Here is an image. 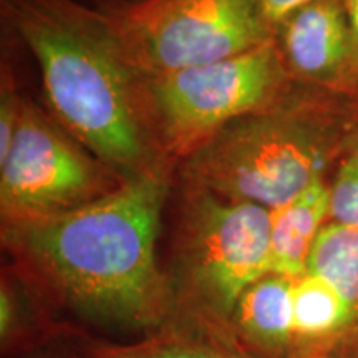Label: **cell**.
Masks as SVG:
<instances>
[{
  "label": "cell",
  "instance_id": "cell-16",
  "mask_svg": "<svg viewBox=\"0 0 358 358\" xmlns=\"http://www.w3.org/2000/svg\"><path fill=\"white\" fill-rule=\"evenodd\" d=\"M20 111L15 110L10 96L2 98V110H0V163L7 158L10 151L17 127H19Z\"/></svg>",
  "mask_w": 358,
  "mask_h": 358
},
{
  "label": "cell",
  "instance_id": "cell-19",
  "mask_svg": "<svg viewBox=\"0 0 358 358\" xmlns=\"http://www.w3.org/2000/svg\"><path fill=\"white\" fill-rule=\"evenodd\" d=\"M297 358H327V357H319V355H303V357H297Z\"/></svg>",
  "mask_w": 358,
  "mask_h": 358
},
{
  "label": "cell",
  "instance_id": "cell-17",
  "mask_svg": "<svg viewBox=\"0 0 358 358\" xmlns=\"http://www.w3.org/2000/svg\"><path fill=\"white\" fill-rule=\"evenodd\" d=\"M343 8H345L348 27H350L353 52H355V69L358 75V0H342Z\"/></svg>",
  "mask_w": 358,
  "mask_h": 358
},
{
  "label": "cell",
  "instance_id": "cell-14",
  "mask_svg": "<svg viewBox=\"0 0 358 358\" xmlns=\"http://www.w3.org/2000/svg\"><path fill=\"white\" fill-rule=\"evenodd\" d=\"M330 219L358 227V148L343 161L330 186Z\"/></svg>",
  "mask_w": 358,
  "mask_h": 358
},
{
  "label": "cell",
  "instance_id": "cell-2",
  "mask_svg": "<svg viewBox=\"0 0 358 358\" xmlns=\"http://www.w3.org/2000/svg\"><path fill=\"white\" fill-rule=\"evenodd\" d=\"M8 8L37 57L45 92L62 122L108 163L122 168L140 163L145 143L108 40L92 35L47 0H10Z\"/></svg>",
  "mask_w": 358,
  "mask_h": 358
},
{
  "label": "cell",
  "instance_id": "cell-8",
  "mask_svg": "<svg viewBox=\"0 0 358 358\" xmlns=\"http://www.w3.org/2000/svg\"><path fill=\"white\" fill-rule=\"evenodd\" d=\"M289 65L308 82L337 85L357 75L350 27L342 0H317L284 22Z\"/></svg>",
  "mask_w": 358,
  "mask_h": 358
},
{
  "label": "cell",
  "instance_id": "cell-7",
  "mask_svg": "<svg viewBox=\"0 0 358 358\" xmlns=\"http://www.w3.org/2000/svg\"><path fill=\"white\" fill-rule=\"evenodd\" d=\"M0 199L8 221L50 216L96 199L92 161L60 136L38 113L27 110L2 161Z\"/></svg>",
  "mask_w": 358,
  "mask_h": 358
},
{
  "label": "cell",
  "instance_id": "cell-4",
  "mask_svg": "<svg viewBox=\"0 0 358 358\" xmlns=\"http://www.w3.org/2000/svg\"><path fill=\"white\" fill-rule=\"evenodd\" d=\"M103 24L116 55L156 77L236 57L271 40L257 0H143Z\"/></svg>",
  "mask_w": 358,
  "mask_h": 358
},
{
  "label": "cell",
  "instance_id": "cell-3",
  "mask_svg": "<svg viewBox=\"0 0 358 358\" xmlns=\"http://www.w3.org/2000/svg\"><path fill=\"white\" fill-rule=\"evenodd\" d=\"M340 131L319 116L282 115L217 134L191 163L192 176L222 199L275 209L319 181Z\"/></svg>",
  "mask_w": 358,
  "mask_h": 358
},
{
  "label": "cell",
  "instance_id": "cell-15",
  "mask_svg": "<svg viewBox=\"0 0 358 358\" xmlns=\"http://www.w3.org/2000/svg\"><path fill=\"white\" fill-rule=\"evenodd\" d=\"M317 0H257L264 20L268 25L284 24L289 17Z\"/></svg>",
  "mask_w": 358,
  "mask_h": 358
},
{
  "label": "cell",
  "instance_id": "cell-9",
  "mask_svg": "<svg viewBox=\"0 0 358 358\" xmlns=\"http://www.w3.org/2000/svg\"><path fill=\"white\" fill-rule=\"evenodd\" d=\"M330 217V187L324 179L280 208L271 209L272 274L299 279L307 274L312 245Z\"/></svg>",
  "mask_w": 358,
  "mask_h": 358
},
{
  "label": "cell",
  "instance_id": "cell-1",
  "mask_svg": "<svg viewBox=\"0 0 358 358\" xmlns=\"http://www.w3.org/2000/svg\"><path fill=\"white\" fill-rule=\"evenodd\" d=\"M166 185L143 174L69 211L10 221L8 237L87 319L148 329L166 317L156 262Z\"/></svg>",
  "mask_w": 358,
  "mask_h": 358
},
{
  "label": "cell",
  "instance_id": "cell-11",
  "mask_svg": "<svg viewBox=\"0 0 358 358\" xmlns=\"http://www.w3.org/2000/svg\"><path fill=\"white\" fill-rule=\"evenodd\" d=\"M307 274L320 277L337 290L353 324L358 322V227L325 224L312 245Z\"/></svg>",
  "mask_w": 358,
  "mask_h": 358
},
{
  "label": "cell",
  "instance_id": "cell-6",
  "mask_svg": "<svg viewBox=\"0 0 358 358\" xmlns=\"http://www.w3.org/2000/svg\"><path fill=\"white\" fill-rule=\"evenodd\" d=\"M191 272L206 308L232 317L241 295L272 274L271 209L203 196L191 222Z\"/></svg>",
  "mask_w": 358,
  "mask_h": 358
},
{
  "label": "cell",
  "instance_id": "cell-18",
  "mask_svg": "<svg viewBox=\"0 0 358 358\" xmlns=\"http://www.w3.org/2000/svg\"><path fill=\"white\" fill-rule=\"evenodd\" d=\"M12 320H13V308H12V301L6 292V289L2 290V299H0V329H2V335L10 332L12 329Z\"/></svg>",
  "mask_w": 358,
  "mask_h": 358
},
{
  "label": "cell",
  "instance_id": "cell-12",
  "mask_svg": "<svg viewBox=\"0 0 358 358\" xmlns=\"http://www.w3.org/2000/svg\"><path fill=\"white\" fill-rule=\"evenodd\" d=\"M292 303L295 338L324 340L353 324L350 310L337 290L313 274L294 280Z\"/></svg>",
  "mask_w": 358,
  "mask_h": 358
},
{
  "label": "cell",
  "instance_id": "cell-5",
  "mask_svg": "<svg viewBox=\"0 0 358 358\" xmlns=\"http://www.w3.org/2000/svg\"><path fill=\"white\" fill-rule=\"evenodd\" d=\"M282 82L272 40L214 64L156 77L155 100L166 133L191 145L236 116L256 110Z\"/></svg>",
  "mask_w": 358,
  "mask_h": 358
},
{
  "label": "cell",
  "instance_id": "cell-13",
  "mask_svg": "<svg viewBox=\"0 0 358 358\" xmlns=\"http://www.w3.org/2000/svg\"><path fill=\"white\" fill-rule=\"evenodd\" d=\"M88 358H234L216 347L186 338H151L133 345H100Z\"/></svg>",
  "mask_w": 358,
  "mask_h": 358
},
{
  "label": "cell",
  "instance_id": "cell-10",
  "mask_svg": "<svg viewBox=\"0 0 358 358\" xmlns=\"http://www.w3.org/2000/svg\"><path fill=\"white\" fill-rule=\"evenodd\" d=\"M294 280L277 274L262 277L241 295L232 313L244 338L271 355L284 353L295 338Z\"/></svg>",
  "mask_w": 358,
  "mask_h": 358
}]
</instances>
